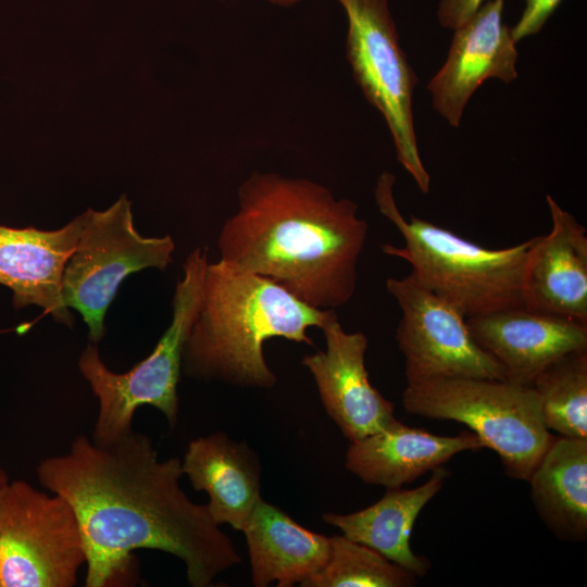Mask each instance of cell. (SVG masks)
I'll return each mask as SVG.
<instances>
[{
	"instance_id": "obj_5",
	"label": "cell",
	"mask_w": 587,
	"mask_h": 587,
	"mask_svg": "<svg viewBox=\"0 0 587 587\" xmlns=\"http://www.w3.org/2000/svg\"><path fill=\"white\" fill-rule=\"evenodd\" d=\"M207 251L197 248L183 266L173 297L170 326L153 351L125 373L109 370L96 345H88L80 354L78 367L99 401L92 441L111 445L133 432L135 411L149 404L160 410L171 427L178 420L177 385L180 378L186 340L199 312L203 279L208 265Z\"/></svg>"
},
{
	"instance_id": "obj_15",
	"label": "cell",
	"mask_w": 587,
	"mask_h": 587,
	"mask_svg": "<svg viewBox=\"0 0 587 587\" xmlns=\"http://www.w3.org/2000/svg\"><path fill=\"white\" fill-rule=\"evenodd\" d=\"M82 215L55 230L0 225V284L13 292L16 309L42 308L57 322L73 326L61 286L65 264L82 230Z\"/></svg>"
},
{
	"instance_id": "obj_18",
	"label": "cell",
	"mask_w": 587,
	"mask_h": 587,
	"mask_svg": "<svg viewBox=\"0 0 587 587\" xmlns=\"http://www.w3.org/2000/svg\"><path fill=\"white\" fill-rule=\"evenodd\" d=\"M448 475L444 466L437 467L416 488H389L382 499L363 510L348 514L325 512L322 517L347 538L376 550L417 577L425 576L432 564L412 551L411 533L419 514L441 490Z\"/></svg>"
},
{
	"instance_id": "obj_9",
	"label": "cell",
	"mask_w": 587,
	"mask_h": 587,
	"mask_svg": "<svg viewBox=\"0 0 587 587\" xmlns=\"http://www.w3.org/2000/svg\"><path fill=\"white\" fill-rule=\"evenodd\" d=\"M348 18L347 59L367 101L383 115L398 162L428 193L430 176L420 155L413 120L417 83L404 54L388 0H340Z\"/></svg>"
},
{
	"instance_id": "obj_10",
	"label": "cell",
	"mask_w": 587,
	"mask_h": 587,
	"mask_svg": "<svg viewBox=\"0 0 587 587\" xmlns=\"http://www.w3.org/2000/svg\"><path fill=\"white\" fill-rule=\"evenodd\" d=\"M386 289L402 312L396 340L404 357L407 385L445 377L505 380L502 367L477 345L467 317L454 305L411 273L387 278Z\"/></svg>"
},
{
	"instance_id": "obj_1",
	"label": "cell",
	"mask_w": 587,
	"mask_h": 587,
	"mask_svg": "<svg viewBox=\"0 0 587 587\" xmlns=\"http://www.w3.org/2000/svg\"><path fill=\"white\" fill-rule=\"evenodd\" d=\"M36 471L40 484L75 513L86 587L126 585L138 549L183 560L192 587L211 586L241 562L208 505L192 502L180 488L182 461H160L143 434L133 430L107 446L78 436L66 454L42 460Z\"/></svg>"
},
{
	"instance_id": "obj_24",
	"label": "cell",
	"mask_w": 587,
	"mask_h": 587,
	"mask_svg": "<svg viewBox=\"0 0 587 587\" xmlns=\"http://www.w3.org/2000/svg\"><path fill=\"white\" fill-rule=\"evenodd\" d=\"M487 0H440L437 17L439 24L453 29L473 14Z\"/></svg>"
},
{
	"instance_id": "obj_2",
	"label": "cell",
	"mask_w": 587,
	"mask_h": 587,
	"mask_svg": "<svg viewBox=\"0 0 587 587\" xmlns=\"http://www.w3.org/2000/svg\"><path fill=\"white\" fill-rule=\"evenodd\" d=\"M224 223L221 260L268 278L316 309L347 304L369 225L358 204L307 178L252 172Z\"/></svg>"
},
{
	"instance_id": "obj_25",
	"label": "cell",
	"mask_w": 587,
	"mask_h": 587,
	"mask_svg": "<svg viewBox=\"0 0 587 587\" xmlns=\"http://www.w3.org/2000/svg\"><path fill=\"white\" fill-rule=\"evenodd\" d=\"M267 1L274 4L288 7V5L297 3L300 0H267ZM337 1L339 2L340 0H337Z\"/></svg>"
},
{
	"instance_id": "obj_11",
	"label": "cell",
	"mask_w": 587,
	"mask_h": 587,
	"mask_svg": "<svg viewBox=\"0 0 587 587\" xmlns=\"http://www.w3.org/2000/svg\"><path fill=\"white\" fill-rule=\"evenodd\" d=\"M503 7L504 0H487L452 29L447 59L427 84L434 110L452 127L485 80L517 78V42L503 22Z\"/></svg>"
},
{
	"instance_id": "obj_4",
	"label": "cell",
	"mask_w": 587,
	"mask_h": 587,
	"mask_svg": "<svg viewBox=\"0 0 587 587\" xmlns=\"http://www.w3.org/2000/svg\"><path fill=\"white\" fill-rule=\"evenodd\" d=\"M395 182L394 174L383 172L374 197L404 245L385 243L383 252L407 261L421 285L466 317L523 305V278L535 237L509 248L487 249L415 215L407 220L395 200Z\"/></svg>"
},
{
	"instance_id": "obj_12",
	"label": "cell",
	"mask_w": 587,
	"mask_h": 587,
	"mask_svg": "<svg viewBox=\"0 0 587 587\" xmlns=\"http://www.w3.org/2000/svg\"><path fill=\"white\" fill-rule=\"evenodd\" d=\"M325 350L302 358L312 374L326 413L350 441L379 432L397 421L395 405L369 379V340L361 332H346L335 312L321 327Z\"/></svg>"
},
{
	"instance_id": "obj_7",
	"label": "cell",
	"mask_w": 587,
	"mask_h": 587,
	"mask_svg": "<svg viewBox=\"0 0 587 587\" xmlns=\"http://www.w3.org/2000/svg\"><path fill=\"white\" fill-rule=\"evenodd\" d=\"M82 220L78 241L63 271L61 292L65 305L82 315L89 339L97 344L123 280L143 268L165 270L173 261L175 243L170 235H140L124 196L105 211L88 209Z\"/></svg>"
},
{
	"instance_id": "obj_21",
	"label": "cell",
	"mask_w": 587,
	"mask_h": 587,
	"mask_svg": "<svg viewBox=\"0 0 587 587\" xmlns=\"http://www.w3.org/2000/svg\"><path fill=\"white\" fill-rule=\"evenodd\" d=\"M532 387L545 426L559 436L587 438V349L569 352L545 367Z\"/></svg>"
},
{
	"instance_id": "obj_22",
	"label": "cell",
	"mask_w": 587,
	"mask_h": 587,
	"mask_svg": "<svg viewBox=\"0 0 587 587\" xmlns=\"http://www.w3.org/2000/svg\"><path fill=\"white\" fill-rule=\"evenodd\" d=\"M325 565L308 577L302 587H411L416 575L391 562L376 550L344 535L328 537Z\"/></svg>"
},
{
	"instance_id": "obj_8",
	"label": "cell",
	"mask_w": 587,
	"mask_h": 587,
	"mask_svg": "<svg viewBox=\"0 0 587 587\" xmlns=\"http://www.w3.org/2000/svg\"><path fill=\"white\" fill-rule=\"evenodd\" d=\"M85 563L77 519L62 497L0 480V587H72Z\"/></svg>"
},
{
	"instance_id": "obj_26",
	"label": "cell",
	"mask_w": 587,
	"mask_h": 587,
	"mask_svg": "<svg viewBox=\"0 0 587 587\" xmlns=\"http://www.w3.org/2000/svg\"><path fill=\"white\" fill-rule=\"evenodd\" d=\"M9 479L4 470L0 467V480Z\"/></svg>"
},
{
	"instance_id": "obj_14",
	"label": "cell",
	"mask_w": 587,
	"mask_h": 587,
	"mask_svg": "<svg viewBox=\"0 0 587 587\" xmlns=\"http://www.w3.org/2000/svg\"><path fill=\"white\" fill-rule=\"evenodd\" d=\"M546 201L552 227L536 236L530 248L523 305L587 324V230L550 195Z\"/></svg>"
},
{
	"instance_id": "obj_19",
	"label": "cell",
	"mask_w": 587,
	"mask_h": 587,
	"mask_svg": "<svg viewBox=\"0 0 587 587\" xmlns=\"http://www.w3.org/2000/svg\"><path fill=\"white\" fill-rule=\"evenodd\" d=\"M242 532L255 587L273 582L278 587L301 585L325 565L329 555L328 537L301 526L263 499Z\"/></svg>"
},
{
	"instance_id": "obj_17",
	"label": "cell",
	"mask_w": 587,
	"mask_h": 587,
	"mask_svg": "<svg viewBox=\"0 0 587 587\" xmlns=\"http://www.w3.org/2000/svg\"><path fill=\"white\" fill-rule=\"evenodd\" d=\"M182 469L195 490L209 495L213 521L242 532L262 499L258 454L247 444L217 432L188 444Z\"/></svg>"
},
{
	"instance_id": "obj_20",
	"label": "cell",
	"mask_w": 587,
	"mask_h": 587,
	"mask_svg": "<svg viewBox=\"0 0 587 587\" xmlns=\"http://www.w3.org/2000/svg\"><path fill=\"white\" fill-rule=\"evenodd\" d=\"M538 516L559 539H587V438L554 436L528 480Z\"/></svg>"
},
{
	"instance_id": "obj_23",
	"label": "cell",
	"mask_w": 587,
	"mask_h": 587,
	"mask_svg": "<svg viewBox=\"0 0 587 587\" xmlns=\"http://www.w3.org/2000/svg\"><path fill=\"white\" fill-rule=\"evenodd\" d=\"M525 9L511 28L515 42L538 34L553 12L558 9L562 0H524Z\"/></svg>"
},
{
	"instance_id": "obj_3",
	"label": "cell",
	"mask_w": 587,
	"mask_h": 587,
	"mask_svg": "<svg viewBox=\"0 0 587 587\" xmlns=\"http://www.w3.org/2000/svg\"><path fill=\"white\" fill-rule=\"evenodd\" d=\"M333 311L313 308L273 280L221 259L208 263L182 371L201 380L271 388L277 378L265 361L264 342L280 337L313 346L308 328H321Z\"/></svg>"
},
{
	"instance_id": "obj_16",
	"label": "cell",
	"mask_w": 587,
	"mask_h": 587,
	"mask_svg": "<svg viewBox=\"0 0 587 587\" xmlns=\"http://www.w3.org/2000/svg\"><path fill=\"white\" fill-rule=\"evenodd\" d=\"M483 448L473 432L440 436L397 420L379 432L350 442L345 466L366 484L399 488L444 466L461 452Z\"/></svg>"
},
{
	"instance_id": "obj_6",
	"label": "cell",
	"mask_w": 587,
	"mask_h": 587,
	"mask_svg": "<svg viewBox=\"0 0 587 587\" xmlns=\"http://www.w3.org/2000/svg\"><path fill=\"white\" fill-rule=\"evenodd\" d=\"M408 413L465 424L484 448L498 453L505 474L528 480L552 442L532 386L477 377H445L407 385Z\"/></svg>"
},
{
	"instance_id": "obj_13",
	"label": "cell",
	"mask_w": 587,
	"mask_h": 587,
	"mask_svg": "<svg viewBox=\"0 0 587 587\" xmlns=\"http://www.w3.org/2000/svg\"><path fill=\"white\" fill-rule=\"evenodd\" d=\"M477 345L502 367L505 380L532 386L560 357L587 349V324L522 307L467 317Z\"/></svg>"
}]
</instances>
